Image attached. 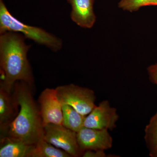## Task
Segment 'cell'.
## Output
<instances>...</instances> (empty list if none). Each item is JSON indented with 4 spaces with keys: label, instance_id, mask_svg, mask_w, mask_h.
I'll list each match as a JSON object with an SVG mask.
<instances>
[{
    "label": "cell",
    "instance_id": "16",
    "mask_svg": "<svg viewBox=\"0 0 157 157\" xmlns=\"http://www.w3.org/2000/svg\"><path fill=\"white\" fill-rule=\"evenodd\" d=\"M104 150L85 151L82 156L83 157H107V155Z\"/></svg>",
    "mask_w": 157,
    "mask_h": 157
},
{
    "label": "cell",
    "instance_id": "2",
    "mask_svg": "<svg viewBox=\"0 0 157 157\" xmlns=\"http://www.w3.org/2000/svg\"><path fill=\"white\" fill-rule=\"evenodd\" d=\"M31 86L23 81L17 82L14 84V96L19 110L4 136H10L29 145H34L44 138V126Z\"/></svg>",
    "mask_w": 157,
    "mask_h": 157
},
{
    "label": "cell",
    "instance_id": "8",
    "mask_svg": "<svg viewBox=\"0 0 157 157\" xmlns=\"http://www.w3.org/2000/svg\"><path fill=\"white\" fill-rule=\"evenodd\" d=\"M76 134L78 145L83 152L86 150L105 151L112 147V137L107 129L84 127Z\"/></svg>",
    "mask_w": 157,
    "mask_h": 157
},
{
    "label": "cell",
    "instance_id": "1",
    "mask_svg": "<svg viewBox=\"0 0 157 157\" xmlns=\"http://www.w3.org/2000/svg\"><path fill=\"white\" fill-rule=\"evenodd\" d=\"M22 34L7 32L0 34L1 85L10 90L17 82L32 86L34 82L32 68L28 59L31 45L25 42Z\"/></svg>",
    "mask_w": 157,
    "mask_h": 157
},
{
    "label": "cell",
    "instance_id": "11",
    "mask_svg": "<svg viewBox=\"0 0 157 157\" xmlns=\"http://www.w3.org/2000/svg\"><path fill=\"white\" fill-rule=\"evenodd\" d=\"M34 145L8 136L1 137L0 157H29Z\"/></svg>",
    "mask_w": 157,
    "mask_h": 157
},
{
    "label": "cell",
    "instance_id": "12",
    "mask_svg": "<svg viewBox=\"0 0 157 157\" xmlns=\"http://www.w3.org/2000/svg\"><path fill=\"white\" fill-rule=\"evenodd\" d=\"M69 154L48 143L44 138L34 145L29 157H71Z\"/></svg>",
    "mask_w": 157,
    "mask_h": 157
},
{
    "label": "cell",
    "instance_id": "10",
    "mask_svg": "<svg viewBox=\"0 0 157 157\" xmlns=\"http://www.w3.org/2000/svg\"><path fill=\"white\" fill-rule=\"evenodd\" d=\"M71 5L70 17L77 25L90 29L95 23L96 17L94 11V0H67Z\"/></svg>",
    "mask_w": 157,
    "mask_h": 157
},
{
    "label": "cell",
    "instance_id": "15",
    "mask_svg": "<svg viewBox=\"0 0 157 157\" xmlns=\"http://www.w3.org/2000/svg\"><path fill=\"white\" fill-rule=\"evenodd\" d=\"M147 6H157V0H121L119 4L121 9L131 12Z\"/></svg>",
    "mask_w": 157,
    "mask_h": 157
},
{
    "label": "cell",
    "instance_id": "14",
    "mask_svg": "<svg viewBox=\"0 0 157 157\" xmlns=\"http://www.w3.org/2000/svg\"><path fill=\"white\" fill-rule=\"evenodd\" d=\"M144 140L150 156L157 153V112L150 120L144 130Z\"/></svg>",
    "mask_w": 157,
    "mask_h": 157
},
{
    "label": "cell",
    "instance_id": "4",
    "mask_svg": "<svg viewBox=\"0 0 157 157\" xmlns=\"http://www.w3.org/2000/svg\"><path fill=\"white\" fill-rule=\"evenodd\" d=\"M60 102L73 107L82 115L87 116L96 107V96L92 90L73 84L56 88Z\"/></svg>",
    "mask_w": 157,
    "mask_h": 157
},
{
    "label": "cell",
    "instance_id": "13",
    "mask_svg": "<svg viewBox=\"0 0 157 157\" xmlns=\"http://www.w3.org/2000/svg\"><path fill=\"white\" fill-rule=\"evenodd\" d=\"M63 123L64 126L77 133L84 127L86 116L79 113L73 107L67 105H62Z\"/></svg>",
    "mask_w": 157,
    "mask_h": 157
},
{
    "label": "cell",
    "instance_id": "9",
    "mask_svg": "<svg viewBox=\"0 0 157 157\" xmlns=\"http://www.w3.org/2000/svg\"><path fill=\"white\" fill-rule=\"evenodd\" d=\"M14 89L9 90L0 86V130L1 136L6 134L8 128L18 113L17 104Z\"/></svg>",
    "mask_w": 157,
    "mask_h": 157
},
{
    "label": "cell",
    "instance_id": "5",
    "mask_svg": "<svg viewBox=\"0 0 157 157\" xmlns=\"http://www.w3.org/2000/svg\"><path fill=\"white\" fill-rule=\"evenodd\" d=\"M44 139L71 157L82 156L83 154L78 145L76 132L63 125L49 124L44 125Z\"/></svg>",
    "mask_w": 157,
    "mask_h": 157
},
{
    "label": "cell",
    "instance_id": "18",
    "mask_svg": "<svg viewBox=\"0 0 157 157\" xmlns=\"http://www.w3.org/2000/svg\"><path fill=\"white\" fill-rule=\"evenodd\" d=\"M153 157H157V153Z\"/></svg>",
    "mask_w": 157,
    "mask_h": 157
},
{
    "label": "cell",
    "instance_id": "7",
    "mask_svg": "<svg viewBox=\"0 0 157 157\" xmlns=\"http://www.w3.org/2000/svg\"><path fill=\"white\" fill-rule=\"evenodd\" d=\"M118 119L117 109L110 106L109 101L105 100L96 106L86 116L84 127L112 131L116 128Z\"/></svg>",
    "mask_w": 157,
    "mask_h": 157
},
{
    "label": "cell",
    "instance_id": "17",
    "mask_svg": "<svg viewBox=\"0 0 157 157\" xmlns=\"http://www.w3.org/2000/svg\"><path fill=\"white\" fill-rule=\"evenodd\" d=\"M150 81L157 86V64L151 65L147 68Z\"/></svg>",
    "mask_w": 157,
    "mask_h": 157
},
{
    "label": "cell",
    "instance_id": "6",
    "mask_svg": "<svg viewBox=\"0 0 157 157\" xmlns=\"http://www.w3.org/2000/svg\"><path fill=\"white\" fill-rule=\"evenodd\" d=\"M38 102L43 126L49 124L63 125L62 104L56 88L44 90L39 96Z\"/></svg>",
    "mask_w": 157,
    "mask_h": 157
},
{
    "label": "cell",
    "instance_id": "3",
    "mask_svg": "<svg viewBox=\"0 0 157 157\" xmlns=\"http://www.w3.org/2000/svg\"><path fill=\"white\" fill-rule=\"evenodd\" d=\"M13 32L22 34L39 45L54 52L61 50L63 41L60 38L41 28L28 25L18 20L9 11L3 0H0V34Z\"/></svg>",
    "mask_w": 157,
    "mask_h": 157
}]
</instances>
